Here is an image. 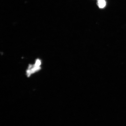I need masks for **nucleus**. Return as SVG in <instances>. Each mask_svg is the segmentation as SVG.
Wrapping results in <instances>:
<instances>
[{
  "instance_id": "f257e3e1",
  "label": "nucleus",
  "mask_w": 126,
  "mask_h": 126,
  "mask_svg": "<svg viewBox=\"0 0 126 126\" xmlns=\"http://www.w3.org/2000/svg\"><path fill=\"white\" fill-rule=\"evenodd\" d=\"M41 64V61L39 59L37 60L34 65H30L28 67V70L27 71L26 73L28 77H29L34 72L40 70V66Z\"/></svg>"
},
{
  "instance_id": "f03ea898",
  "label": "nucleus",
  "mask_w": 126,
  "mask_h": 126,
  "mask_svg": "<svg viewBox=\"0 0 126 126\" xmlns=\"http://www.w3.org/2000/svg\"><path fill=\"white\" fill-rule=\"evenodd\" d=\"M98 4L99 7L101 8H104L106 5L105 0H98Z\"/></svg>"
}]
</instances>
